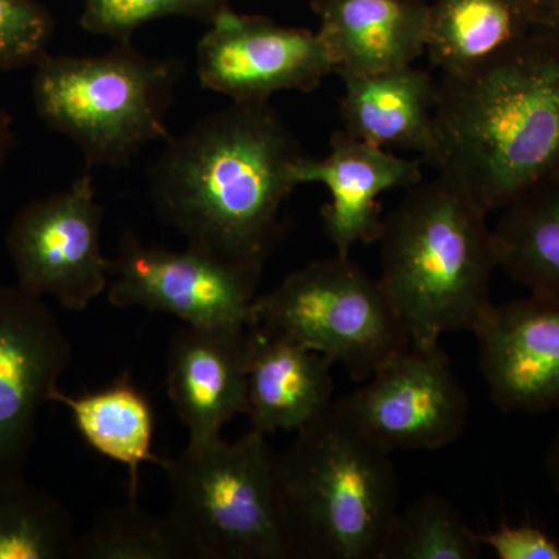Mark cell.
<instances>
[{
	"label": "cell",
	"instance_id": "obj_21",
	"mask_svg": "<svg viewBox=\"0 0 559 559\" xmlns=\"http://www.w3.org/2000/svg\"><path fill=\"white\" fill-rule=\"evenodd\" d=\"M499 267L532 294L559 297V170L500 210Z\"/></svg>",
	"mask_w": 559,
	"mask_h": 559
},
{
	"label": "cell",
	"instance_id": "obj_9",
	"mask_svg": "<svg viewBox=\"0 0 559 559\" xmlns=\"http://www.w3.org/2000/svg\"><path fill=\"white\" fill-rule=\"evenodd\" d=\"M264 264L241 263L189 248L145 246L134 234L110 259L108 300L182 320L183 325H249Z\"/></svg>",
	"mask_w": 559,
	"mask_h": 559
},
{
	"label": "cell",
	"instance_id": "obj_8",
	"mask_svg": "<svg viewBox=\"0 0 559 559\" xmlns=\"http://www.w3.org/2000/svg\"><path fill=\"white\" fill-rule=\"evenodd\" d=\"M103 216L91 173L68 189L25 204L5 237L16 285L39 299L50 297L64 310H86L110 282Z\"/></svg>",
	"mask_w": 559,
	"mask_h": 559
},
{
	"label": "cell",
	"instance_id": "obj_11",
	"mask_svg": "<svg viewBox=\"0 0 559 559\" xmlns=\"http://www.w3.org/2000/svg\"><path fill=\"white\" fill-rule=\"evenodd\" d=\"M334 73L318 32L288 27L260 14L221 11L197 46L204 90L230 102H271L280 92H312Z\"/></svg>",
	"mask_w": 559,
	"mask_h": 559
},
{
	"label": "cell",
	"instance_id": "obj_26",
	"mask_svg": "<svg viewBox=\"0 0 559 559\" xmlns=\"http://www.w3.org/2000/svg\"><path fill=\"white\" fill-rule=\"evenodd\" d=\"M53 33V17L39 0H0V72L35 68Z\"/></svg>",
	"mask_w": 559,
	"mask_h": 559
},
{
	"label": "cell",
	"instance_id": "obj_22",
	"mask_svg": "<svg viewBox=\"0 0 559 559\" xmlns=\"http://www.w3.org/2000/svg\"><path fill=\"white\" fill-rule=\"evenodd\" d=\"M75 528L68 509L21 479L0 480V559H68Z\"/></svg>",
	"mask_w": 559,
	"mask_h": 559
},
{
	"label": "cell",
	"instance_id": "obj_20",
	"mask_svg": "<svg viewBox=\"0 0 559 559\" xmlns=\"http://www.w3.org/2000/svg\"><path fill=\"white\" fill-rule=\"evenodd\" d=\"M51 403L62 404L69 411L73 426L92 450L127 466L128 492L130 498L138 499L140 468L145 463L160 465L162 457L153 451V406L130 374H121L108 388L76 396L55 389Z\"/></svg>",
	"mask_w": 559,
	"mask_h": 559
},
{
	"label": "cell",
	"instance_id": "obj_28",
	"mask_svg": "<svg viewBox=\"0 0 559 559\" xmlns=\"http://www.w3.org/2000/svg\"><path fill=\"white\" fill-rule=\"evenodd\" d=\"M16 140L13 116L9 110L0 109V173L5 168L7 162L13 153Z\"/></svg>",
	"mask_w": 559,
	"mask_h": 559
},
{
	"label": "cell",
	"instance_id": "obj_12",
	"mask_svg": "<svg viewBox=\"0 0 559 559\" xmlns=\"http://www.w3.org/2000/svg\"><path fill=\"white\" fill-rule=\"evenodd\" d=\"M72 356L46 301L0 283V480L25 477L39 412Z\"/></svg>",
	"mask_w": 559,
	"mask_h": 559
},
{
	"label": "cell",
	"instance_id": "obj_14",
	"mask_svg": "<svg viewBox=\"0 0 559 559\" xmlns=\"http://www.w3.org/2000/svg\"><path fill=\"white\" fill-rule=\"evenodd\" d=\"M294 180L297 187L320 183L329 190L330 201L320 210L323 231L340 255H349L356 245L380 240L381 194L421 182V160L406 159L337 130L326 156H304L297 162Z\"/></svg>",
	"mask_w": 559,
	"mask_h": 559
},
{
	"label": "cell",
	"instance_id": "obj_25",
	"mask_svg": "<svg viewBox=\"0 0 559 559\" xmlns=\"http://www.w3.org/2000/svg\"><path fill=\"white\" fill-rule=\"evenodd\" d=\"M230 0H83L80 25L92 35L132 43L143 25L165 17H190L210 24Z\"/></svg>",
	"mask_w": 559,
	"mask_h": 559
},
{
	"label": "cell",
	"instance_id": "obj_13",
	"mask_svg": "<svg viewBox=\"0 0 559 559\" xmlns=\"http://www.w3.org/2000/svg\"><path fill=\"white\" fill-rule=\"evenodd\" d=\"M481 377L502 412L559 411V297L492 305L473 331Z\"/></svg>",
	"mask_w": 559,
	"mask_h": 559
},
{
	"label": "cell",
	"instance_id": "obj_6",
	"mask_svg": "<svg viewBox=\"0 0 559 559\" xmlns=\"http://www.w3.org/2000/svg\"><path fill=\"white\" fill-rule=\"evenodd\" d=\"M170 485L168 516L201 559H288L275 451L250 429L189 443L162 459Z\"/></svg>",
	"mask_w": 559,
	"mask_h": 559
},
{
	"label": "cell",
	"instance_id": "obj_23",
	"mask_svg": "<svg viewBox=\"0 0 559 559\" xmlns=\"http://www.w3.org/2000/svg\"><path fill=\"white\" fill-rule=\"evenodd\" d=\"M194 551L168 514L156 516L128 496L76 533L70 559H189Z\"/></svg>",
	"mask_w": 559,
	"mask_h": 559
},
{
	"label": "cell",
	"instance_id": "obj_5",
	"mask_svg": "<svg viewBox=\"0 0 559 559\" xmlns=\"http://www.w3.org/2000/svg\"><path fill=\"white\" fill-rule=\"evenodd\" d=\"M182 62L117 43L98 55H46L35 66L33 108L90 167L124 168L154 142H167L168 112Z\"/></svg>",
	"mask_w": 559,
	"mask_h": 559
},
{
	"label": "cell",
	"instance_id": "obj_18",
	"mask_svg": "<svg viewBox=\"0 0 559 559\" xmlns=\"http://www.w3.org/2000/svg\"><path fill=\"white\" fill-rule=\"evenodd\" d=\"M248 358L250 429L297 432L334 404L333 362L314 349L253 329Z\"/></svg>",
	"mask_w": 559,
	"mask_h": 559
},
{
	"label": "cell",
	"instance_id": "obj_29",
	"mask_svg": "<svg viewBox=\"0 0 559 559\" xmlns=\"http://www.w3.org/2000/svg\"><path fill=\"white\" fill-rule=\"evenodd\" d=\"M544 469H546L547 480L559 500V428L551 437L546 455H544Z\"/></svg>",
	"mask_w": 559,
	"mask_h": 559
},
{
	"label": "cell",
	"instance_id": "obj_7",
	"mask_svg": "<svg viewBox=\"0 0 559 559\" xmlns=\"http://www.w3.org/2000/svg\"><path fill=\"white\" fill-rule=\"evenodd\" d=\"M249 325L314 349L360 382L412 345L380 280L340 253L260 294Z\"/></svg>",
	"mask_w": 559,
	"mask_h": 559
},
{
	"label": "cell",
	"instance_id": "obj_10",
	"mask_svg": "<svg viewBox=\"0 0 559 559\" xmlns=\"http://www.w3.org/2000/svg\"><path fill=\"white\" fill-rule=\"evenodd\" d=\"M334 404L390 454L443 450L460 439L469 417L468 395L440 345H411Z\"/></svg>",
	"mask_w": 559,
	"mask_h": 559
},
{
	"label": "cell",
	"instance_id": "obj_17",
	"mask_svg": "<svg viewBox=\"0 0 559 559\" xmlns=\"http://www.w3.org/2000/svg\"><path fill=\"white\" fill-rule=\"evenodd\" d=\"M342 130L384 150L415 151L436 164L439 154V81L414 66L341 76Z\"/></svg>",
	"mask_w": 559,
	"mask_h": 559
},
{
	"label": "cell",
	"instance_id": "obj_2",
	"mask_svg": "<svg viewBox=\"0 0 559 559\" xmlns=\"http://www.w3.org/2000/svg\"><path fill=\"white\" fill-rule=\"evenodd\" d=\"M437 173L503 210L559 170V33L535 27L476 68L439 80Z\"/></svg>",
	"mask_w": 559,
	"mask_h": 559
},
{
	"label": "cell",
	"instance_id": "obj_4",
	"mask_svg": "<svg viewBox=\"0 0 559 559\" xmlns=\"http://www.w3.org/2000/svg\"><path fill=\"white\" fill-rule=\"evenodd\" d=\"M275 471L288 559L382 558L399 474L336 404L275 452Z\"/></svg>",
	"mask_w": 559,
	"mask_h": 559
},
{
	"label": "cell",
	"instance_id": "obj_24",
	"mask_svg": "<svg viewBox=\"0 0 559 559\" xmlns=\"http://www.w3.org/2000/svg\"><path fill=\"white\" fill-rule=\"evenodd\" d=\"M479 533L443 496L426 495L399 510L381 559H479Z\"/></svg>",
	"mask_w": 559,
	"mask_h": 559
},
{
	"label": "cell",
	"instance_id": "obj_27",
	"mask_svg": "<svg viewBox=\"0 0 559 559\" xmlns=\"http://www.w3.org/2000/svg\"><path fill=\"white\" fill-rule=\"evenodd\" d=\"M481 546L499 559H559V544L532 524L500 525L479 533Z\"/></svg>",
	"mask_w": 559,
	"mask_h": 559
},
{
	"label": "cell",
	"instance_id": "obj_15",
	"mask_svg": "<svg viewBox=\"0 0 559 559\" xmlns=\"http://www.w3.org/2000/svg\"><path fill=\"white\" fill-rule=\"evenodd\" d=\"M250 337V325H183L173 334L167 395L189 443L218 439L227 423L248 414Z\"/></svg>",
	"mask_w": 559,
	"mask_h": 559
},
{
	"label": "cell",
	"instance_id": "obj_16",
	"mask_svg": "<svg viewBox=\"0 0 559 559\" xmlns=\"http://www.w3.org/2000/svg\"><path fill=\"white\" fill-rule=\"evenodd\" d=\"M340 76L407 68L426 53V0H311Z\"/></svg>",
	"mask_w": 559,
	"mask_h": 559
},
{
	"label": "cell",
	"instance_id": "obj_30",
	"mask_svg": "<svg viewBox=\"0 0 559 559\" xmlns=\"http://www.w3.org/2000/svg\"><path fill=\"white\" fill-rule=\"evenodd\" d=\"M536 27L559 33V0H535Z\"/></svg>",
	"mask_w": 559,
	"mask_h": 559
},
{
	"label": "cell",
	"instance_id": "obj_3",
	"mask_svg": "<svg viewBox=\"0 0 559 559\" xmlns=\"http://www.w3.org/2000/svg\"><path fill=\"white\" fill-rule=\"evenodd\" d=\"M488 215L473 194L437 173L407 189L384 218L378 280L412 347L473 333L495 305L489 285L499 263Z\"/></svg>",
	"mask_w": 559,
	"mask_h": 559
},
{
	"label": "cell",
	"instance_id": "obj_1",
	"mask_svg": "<svg viewBox=\"0 0 559 559\" xmlns=\"http://www.w3.org/2000/svg\"><path fill=\"white\" fill-rule=\"evenodd\" d=\"M304 156L271 102H231L165 142L150 167V200L189 248L264 264Z\"/></svg>",
	"mask_w": 559,
	"mask_h": 559
},
{
	"label": "cell",
	"instance_id": "obj_19",
	"mask_svg": "<svg viewBox=\"0 0 559 559\" xmlns=\"http://www.w3.org/2000/svg\"><path fill=\"white\" fill-rule=\"evenodd\" d=\"M535 27V0H433L426 53L441 75L462 73Z\"/></svg>",
	"mask_w": 559,
	"mask_h": 559
}]
</instances>
